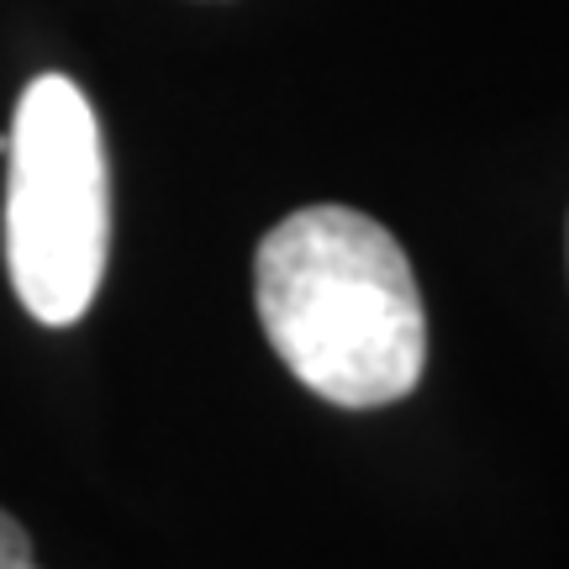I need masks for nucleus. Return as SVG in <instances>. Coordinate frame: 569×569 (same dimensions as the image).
I'll list each match as a JSON object with an SVG mask.
<instances>
[{"mask_svg":"<svg viewBox=\"0 0 569 569\" xmlns=\"http://www.w3.org/2000/svg\"><path fill=\"white\" fill-rule=\"evenodd\" d=\"M253 306L284 369L332 407H390L422 380V290L401 243L365 211L306 206L269 227Z\"/></svg>","mask_w":569,"mask_h":569,"instance_id":"f257e3e1","label":"nucleus"},{"mask_svg":"<svg viewBox=\"0 0 569 569\" xmlns=\"http://www.w3.org/2000/svg\"><path fill=\"white\" fill-rule=\"evenodd\" d=\"M6 174V269L42 327L80 322L106 274L111 180L96 111L63 74L21 90Z\"/></svg>","mask_w":569,"mask_h":569,"instance_id":"f03ea898","label":"nucleus"},{"mask_svg":"<svg viewBox=\"0 0 569 569\" xmlns=\"http://www.w3.org/2000/svg\"><path fill=\"white\" fill-rule=\"evenodd\" d=\"M0 569H38L32 543H27V532L11 511H0Z\"/></svg>","mask_w":569,"mask_h":569,"instance_id":"7ed1b4c3","label":"nucleus"}]
</instances>
